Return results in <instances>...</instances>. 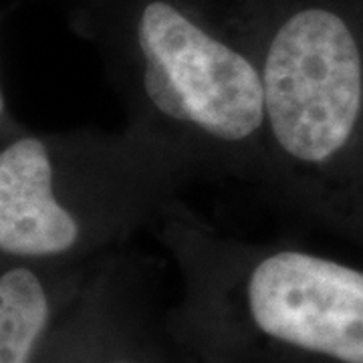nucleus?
Returning <instances> with one entry per match:
<instances>
[{
    "label": "nucleus",
    "instance_id": "obj_1",
    "mask_svg": "<svg viewBox=\"0 0 363 363\" xmlns=\"http://www.w3.org/2000/svg\"><path fill=\"white\" fill-rule=\"evenodd\" d=\"M267 13L269 0H107L105 45L125 128L198 180L255 188Z\"/></svg>",
    "mask_w": 363,
    "mask_h": 363
},
{
    "label": "nucleus",
    "instance_id": "obj_2",
    "mask_svg": "<svg viewBox=\"0 0 363 363\" xmlns=\"http://www.w3.org/2000/svg\"><path fill=\"white\" fill-rule=\"evenodd\" d=\"M255 190L293 222L351 220L363 157V30L329 0H269Z\"/></svg>",
    "mask_w": 363,
    "mask_h": 363
},
{
    "label": "nucleus",
    "instance_id": "obj_3",
    "mask_svg": "<svg viewBox=\"0 0 363 363\" xmlns=\"http://www.w3.org/2000/svg\"><path fill=\"white\" fill-rule=\"evenodd\" d=\"M57 147L23 135L0 150V252L43 260L95 245H119L152 226L180 188L140 184L71 194Z\"/></svg>",
    "mask_w": 363,
    "mask_h": 363
},
{
    "label": "nucleus",
    "instance_id": "obj_4",
    "mask_svg": "<svg viewBox=\"0 0 363 363\" xmlns=\"http://www.w3.org/2000/svg\"><path fill=\"white\" fill-rule=\"evenodd\" d=\"M51 319L49 291L28 267L0 274V363H28Z\"/></svg>",
    "mask_w": 363,
    "mask_h": 363
},
{
    "label": "nucleus",
    "instance_id": "obj_5",
    "mask_svg": "<svg viewBox=\"0 0 363 363\" xmlns=\"http://www.w3.org/2000/svg\"><path fill=\"white\" fill-rule=\"evenodd\" d=\"M4 116V97H2V93H0V119Z\"/></svg>",
    "mask_w": 363,
    "mask_h": 363
},
{
    "label": "nucleus",
    "instance_id": "obj_6",
    "mask_svg": "<svg viewBox=\"0 0 363 363\" xmlns=\"http://www.w3.org/2000/svg\"><path fill=\"white\" fill-rule=\"evenodd\" d=\"M113 363H133V362H113Z\"/></svg>",
    "mask_w": 363,
    "mask_h": 363
}]
</instances>
